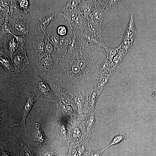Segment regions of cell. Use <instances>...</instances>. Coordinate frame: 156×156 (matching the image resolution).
<instances>
[{
	"label": "cell",
	"mask_w": 156,
	"mask_h": 156,
	"mask_svg": "<svg viewBox=\"0 0 156 156\" xmlns=\"http://www.w3.org/2000/svg\"><path fill=\"white\" fill-rule=\"evenodd\" d=\"M51 79L53 84L75 93L90 85L87 83L77 65L73 52L69 50L60 57Z\"/></svg>",
	"instance_id": "obj_1"
},
{
	"label": "cell",
	"mask_w": 156,
	"mask_h": 156,
	"mask_svg": "<svg viewBox=\"0 0 156 156\" xmlns=\"http://www.w3.org/2000/svg\"><path fill=\"white\" fill-rule=\"evenodd\" d=\"M71 51L88 84L90 85L94 83L99 75L101 66L106 58L105 49L88 43L82 48Z\"/></svg>",
	"instance_id": "obj_2"
},
{
	"label": "cell",
	"mask_w": 156,
	"mask_h": 156,
	"mask_svg": "<svg viewBox=\"0 0 156 156\" xmlns=\"http://www.w3.org/2000/svg\"><path fill=\"white\" fill-rule=\"evenodd\" d=\"M57 52L51 55H45L34 67L36 75L47 82H52L51 77L54 72L60 58Z\"/></svg>",
	"instance_id": "obj_3"
},
{
	"label": "cell",
	"mask_w": 156,
	"mask_h": 156,
	"mask_svg": "<svg viewBox=\"0 0 156 156\" xmlns=\"http://www.w3.org/2000/svg\"><path fill=\"white\" fill-rule=\"evenodd\" d=\"M34 86L38 99L44 102H51L56 105L60 101L55 94L52 82H47L36 75Z\"/></svg>",
	"instance_id": "obj_4"
},
{
	"label": "cell",
	"mask_w": 156,
	"mask_h": 156,
	"mask_svg": "<svg viewBox=\"0 0 156 156\" xmlns=\"http://www.w3.org/2000/svg\"><path fill=\"white\" fill-rule=\"evenodd\" d=\"M50 120L51 139L57 138L68 146V127L70 122L56 115Z\"/></svg>",
	"instance_id": "obj_5"
},
{
	"label": "cell",
	"mask_w": 156,
	"mask_h": 156,
	"mask_svg": "<svg viewBox=\"0 0 156 156\" xmlns=\"http://www.w3.org/2000/svg\"><path fill=\"white\" fill-rule=\"evenodd\" d=\"M94 88V84L78 92H73V99L79 117L90 112L88 102L90 94Z\"/></svg>",
	"instance_id": "obj_6"
},
{
	"label": "cell",
	"mask_w": 156,
	"mask_h": 156,
	"mask_svg": "<svg viewBox=\"0 0 156 156\" xmlns=\"http://www.w3.org/2000/svg\"><path fill=\"white\" fill-rule=\"evenodd\" d=\"M36 31L32 38V46L30 52L36 63L45 55L44 36L46 31L38 29Z\"/></svg>",
	"instance_id": "obj_7"
},
{
	"label": "cell",
	"mask_w": 156,
	"mask_h": 156,
	"mask_svg": "<svg viewBox=\"0 0 156 156\" xmlns=\"http://www.w3.org/2000/svg\"><path fill=\"white\" fill-rule=\"evenodd\" d=\"M68 145L76 146L82 140L84 137L82 123L79 116L75 118L68 127Z\"/></svg>",
	"instance_id": "obj_8"
},
{
	"label": "cell",
	"mask_w": 156,
	"mask_h": 156,
	"mask_svg": "<svg viewBox=\"0 0 156 156\" xmlns=\"http://www.w3.org/2000/svg\"><path fill=\"white\" fill-rule=\"evenodd\" d=\"M8 21L11 29H13L16 34L19 35H28L31 21L28 10L22 16L15 19L9 18Z\"/></svg>",
	"instance_id": "obj_9"
},
{
	"label": "cell",
	"mask_w": 156,
	"mask_h": 156,
	"mask_svg": "<svg viewBox=\"0 0 156 156\" xmlns=\"http://www.w3.org/2000/svg\"><path fill=\"white\" fill-rule=\"evenodd\" d=\"M95 8L88 15L99 28L101 29L103 19L108 11L112 8L109 0H93Z\"/></svg>",
	"instance_id": "obj_10"
},
{
	"label": "cell",
	"mask_w": 156,
	"mask_h": 156,
	"mask_svg": "<svg viewBox=\"0 0 156 156\" xmlns=\"http://www.w3.org/2000/svg\"><path fill=\"white\" fill-rule=\"evenodd\" d=\"M14 73H19L29 64L25 48L18 47L11 56Z\"/></svg>",
	"instance_id": "obj_11"
},
{
	"label": "cell",
	"mask_w": 156,
	"mask_h": 156,
	"mask_svg": "<svg viewBox=\"0 0 156 156\" xmlns=\"http://www.w3.org/2000/svg\"><path fill=\"white\" fill-rule=\"evenodd\" d=\"M53 86L55 94L61 102L64 104L71 106L78 114V110L73 99V92L64 90L55 84H53Z\"/></svg>",
	"instance_id": "obj_12"
},
{
	"label": "cell",
	"mask_w": 156,
	"mask_h": 156,
	"mask_svg": "<svg viewBox=\"0 0 156 156\" xmlns=\"http://www.w3.org/2000/svg\"><path fill=\"white\" fill-rule=\"evenodd\" d=\"M27 100L23 108L22 111L21 117L22 119L19 123L14 124L11 127L22 126L25 129L26 132H27L25 125L26 118L28 115L34 103L38 99L35 90L31 93H27L26 95Z\"/></svg>",
	"instance_id": "obj_13"
},
{
	"label": "cell",
	"mask_w": 156,
	"mask_h": 156,
	"mask_svg": "<svg viewBox=\"0 0 156 156\" xmlns=\"http://www.w3.org/2000/svg\"><path fill=\"white\" fill-rule=\"evenodd\" d=\"M83 130L84 137L88 140L92 135L94 132L95 117L93 111L79 116Z\"/></svg>",
	"instance_id": "obj_14"
},
{
	"label": "cell",
	"mask_w": 156,
	"mask_h": 156,
	"mask_svg": "<svg viewBox=\"0 0 156 156\" xmlns=\"http://www.w3.org/2000/svg\"><path fill=\"white\" fill-rule=\"evenodd\" d=\"M56 115L70 123L79 116L70 106L63 104L60 100L56 105Z\"/></svg>",
	"instance_id": "obj_15"
},
{
	"label": "cell",
	"mask_w": 156,
	"mask_h": 156,
	"mask_svg": "<svg viewBox=\"0 0 156 156\" xmlns=\"http://www.w3.org/2000/svg\"><path fill=\"white\" fill-rule=\"evenodd\" d=\"M50 142V140L46 137L41 129L40 124L36 123L33 140L35 146L40 149L42 146L48 145Z\"/></svg>",
	"instance_id": "obj_16"
},
{
	"label": "cell",
	"mask_w": 156,
	"mask_h": 156,
	"mask_svg": "<svg viewBox=\"0 0 156 156\" xmlns=\"http://www.w3.org/2000/svg\"><path fill=\"white\" fill-rule=\"evenodd\" d=\"M5 36L4 38L0 40L2 41L4 50L11 56L18 48L19 46L14 37L12 34H8Z\"/></svg>",
	"instance_id": "obj_17"
},
{
	"label": "cell",
	"mask_w": 156,
	"mask_h": 156,
	"mask_svg": "<svg viewBox=\"0 0 156 156\" xmlns=\"http://www.w3.org/2000/svg\"><path fill=\"white\" fill-rule=\"evenodd\" d=\"M82 34L86 41L89 44L94 46L101 47L104 49L108 47L101 36L94 34L86 29Z\"/></svg>",
	"instance_id": "obj_18"
},
{
	"label": "cell",
	"mask_w": 156,
	"mask_h": 156,
	"mask_svg": "<svg viewBox=\"0 0 156 156\" xmlns=\"http://www.w3.org/2000/svg\"><path fill=\"white\" fill-rule=\"evenodd\" d=\"M88 22L87 17L83 14H79L73 24L71 28L73 33L82 34L85 31Z\"/></svg>",
	"instance_id": "obj_19"
},
{
	"label": "cell",
	"mask_w": 156,
	"mask_h": 156,
	"mask_svg": "<svg viewBox=\"0 0 156 156\" xmlns=\"http://www.w3.org/2000/svg\"><path fill=\"white\" fill-rule=\"evenodd\" d=\"M95 6L93 0H81L78 8L81 14L87 17L93 11Z\"/></svg>",
	"instance_id": "obj_20"
},
{
	"label": "cell",
	"mask_w": 156,
	"mask_h": 156,
	"mask_svg": "<svg viewBox=\"0 0 156 156\" xmlns=\"http://www.w3.org/2000/svg\"><path fill=\"white\" fill-rule=\"evenodd\" d=\"M23 10L20 8L17 0H11L9 12V18L15 19L23 15L27 11Z\"/></svg>",
	"instance_id": "obj_21"
},
{
	"label": "cell",
	"mask_w": 156,
	"mask_h": 156,
	"mask_svg": "<svg viewBox=\"0 0 156 156\" xmlns=\"http://www.w3.org/2000/svg\"><path fill=\"white\" fill-rule=\"evenodd\" d=\"M59 14L57 11L54 12L50 14L40 17L39 18V23L37 29L46 31V27L49 23L56 17Z\"/></svg>",
	"instance_id": "obj_22"
},
{
	"label": "cell",
	"mask_w": 156,
	"mask_h": 156,
	"mask_svg": "<svg viewBox=\"0 0 156 156\" xmlns=\"http://www.w3.org/2000/svg\"><path fill=\"white\" fill-rule=\"evenodd\" d=\"M79 156H89L91 148L88 140L84 136L82 140L77 145L75 146Z\"/></svg>",
	"instance_id": "obj_23"
},
{
	"label": "cell",
	"mask_w": 156,
	"mask_h": 156,
	"mask_svg": "<svg viewBox=\"0 0 156 156\" xmlns=\"http://www.w3.org/2000/svg\"><path fill=\"white\" fill-rule=\"evenodd\" d=\"M137 32L134 21V16L131 15L129 21L125 30L123 38L132 39L134 40Z\"/></svg>",
	"instance_id": "obj_24"
},
{
	"label": "cell",
	"mask_w": 156,
	"mask_h": 156,
	"mask_svg": "<svg viewBox=\"0 0 156 156\" xmlns=\"http://www.w3.org/2000/svg\"><path fill=\"white\" fill-rule=\"evenodd\" d=\"M59 14L64 17L65 20V25L69 26L71 28L74 22L81 13L77 8L76 10L72 11L59 12Z\"/></svg>",
	"instance_id": "obj_25"
},
{
	"label": "cell",
	"mask_w": 156,
	"mask_h": 156,
	"mask_svg": "<svg viewBox=\"0 0 156 156\" xmlns=\"http://www.w3.org/2000/svg\"><path fill=\"white\" fill-rule=\"evenodd\" d=\"M40 149V156H60V149L52 144L42 146Z\"/></svg>",
	"instance_id": "obj_26"
},
{
	"label": "cell",
	"mask_w": 156,
	"mask_h": 156,
	"mask_svg": "<svg viewBox=\"0 0 156 156\" xmlns=\"http://www.w3.org/2000/svg\"><path fill=\"white\" fill-rule=\"evenodd\" d=\"M0 65L8 73H14V68L12 61L8 55L5 53L0 56Z\"/></svg>",
	"instance_id": "obj_27"
},
{
	"label": "cell",
	"mask_w": 156,
	"mask_h": 156,
	"mask_svg": "<svg viewBox=\"0 0 156 156\" xmlns=\"http://www.w3.org/2000/svg\"><path fill=\"white\" fill-rule=\"evenodd\" d=\"M80 1V0H68L59 12L72 11L76 10L78 8Z\"/></svg>",
	"instance_id": "obj_28"
},
{
	"label": "cell",
	"mask_w": 156,
	"mask_h": 156,
	"mask_svg": "<svg viewBox=\"0 0 156 156\" xmlns=\"http://www.w3.org/2000/svg\"><path fill=\"white\" fill-rule=\"evenodd\" d=\"M44 43L45 55H51L57 52L56 48L50 42L46 31L44 36Z\"/></svg>",
	"instance_id": "obj_29"
},
{
	"label": "cell",
	"mask_w": 156,
	"mask_h": 156,
	"mask_svg": "<svg viewBox=\"0 0 156 156\" xmlns=\"http://www.w3.org/2000/svg\"><path fill=\"white\" fill-rule=\"evenodd\" d=\"M94 89L91 93L88 100V105L90 111H93L96 101L101 92L99 90Z\"/></svg>",
	"instance_id": "obj_30"
},
{
	"label": "cell",
	"mask_w": 156,
	"mask_h": 156,
	"mask_svg": "<svg viewBox=\"0 0 156 156\" xmlns=\"http://www.w3.org/2000/svg\"><path fill=\"white\" fill-rule=\"evenodd\" d=\"M46 31L50 42L57 49L61 36L57 34L56 28H52Z\"/></svg>",
	"instance_id": "obj_31"
},
{
	"label": "cell",
	"mask_w": 156,
	"mask_h": 156,
	"mask_svg": "<svg viewBox=\"0 0 156 156\" xmlns=\"http://www.w3.org/2000/svg\"><path fill=\"white\" fill-rule=\"evenodd\" d=\"M118 50L117 54L113 58L112 62L111 63L112 66L114 70L122 62L125 55L121 50L118 48Z\"/></svg>",
	"instance_id": "obj_32"
},
{
	"label": "cell",
	"mask_w": 156,
	"mask_h": 156,
	"mask_svg": "<svg viewBox=\"0 0 156 156\" xmlns=\"http://www.w3.org/2000/svg\"><path fill=\"white\" fill-rule=\"evenodd\" d=\"M10 6L0 8V27L4 24L5 21L9 18V12Z\"/></svg>",
	"instance_id": "obj_33"
},
{
	"label": "cell",
	"mask_w": 156,
	"mask_h": 156,
	"mask_svg": "<svg viewBox=\"0 0 156 156\" xmlns=\"http://www.w3.org/2000/svg\"><path fill=\"white\" fill-rule=\"evenodd\" d=\"M126 138V134L123 133H121L116 136L111 142L110 144L104 149H102L104 151L109 146L114 145L118 144L125 140Z\"/></svg>",
	"instance_id": "obj_34"
},
{
	"label": "cell",
	"mask_w": 156,
	"mask_h": 156,
	"mask_svg": "<svg viewBox=\"0 0 156 156\" xmlns=\"http://www.w3.org/2000/svg\"><path fill=\"white\" fill-rule=\"evenodd\" d=\"M106 55V59L110 63H112L114 57L117 54L118 49L117 48H108L105 49Z\"/></svg>",
	"instance_id": "obj_35"
},
{
	"label": "cell",
	"mask_w": 156,
	"mask_h": 156,
	"mask_svg": "<svg viewBox=\"0 0 156 156\" xmlns=\"http://www.w3.org/2000/svg\"><path fill=\"white\" fill-rule=\"evenodd\" d=\"M22 143L24 148L25 156H39L36 151L29 144Z\"/></svg>",
	"instance_id": "obj_36"
},
{
	"label": "cell",
	"mask_w": 156,
	"mask_h": 156,
	"mask_svg": "<svg viewBox=\"0 0 156 156\" xmlns=\"http://www.w3.org/2000/svg\"><path fill=\"white\" fill-rule=\"evenodd\" d=\"M14 37L17 41L19 48H25V44L28 38V35H16L12 34Z\"/></svg>",
	"instance_id": "obj_37"
},
{
	"label": "cell",
	"mask_w": 156,
	"mask_h": 156,
	"mask_svg": "<svg viewBox=\"0 0 156 156\" xmlns=\"http://www.w3.org/2000/svg\"><path fill=\"white\" fill-rule=\"evenodd\" d=\"M10 29L8 24V21L6 20L0 27V37L1 39L5 34H12V33L10 31Z\"/></svg>",
	"instance_id": "obj_38"
},
{
	"label": "cell",
	"mask_w": 156,
	"mask_h": 156,
	"mask_svg": "<svg viewBox=\"0 0 156 156\" xmlns=\"http://www.w3.org/2000/svg\"><path fill=\"white\" fill-rule=\"evenodd\" d=\"M56 32L59 36H63L66 35L68 31L66 27L62 25L59 26L56 28Z\"/></svg>",
	"instance_id": "obj_39"
},
{
	"label": "cell",
	"mask_w": 156,
	"mask_h": 156,
	"mask_svg": "<svg viewBox=\"0 0 156 156\" xmlns=\"http://www.w3.org/2000/svg\"><path fill=\"white\" fill-rule=\"evenodd\" d=\"M18 5L21 9L26 10L29 6V1L26 0H17Z\"/></svg>",
	"instance_id": "obj_40"
},
{
	"label": "cell",
	"mask_w": 156,
	"mask_h": 156,
	"mask_svg": "<svg viewBox=\"0 0 156 156\" xmlns=\"http://www.w3.org/2000/svg\"><path fill=\"white\" fill-rule=\"evenodd\" d=\"M68 147L69 150L67 156H79L75 146L70 145Z\"/></svg>",
	"instance_id": "obj_41"
},
{
	"label": "cell",
	"mask_w": 156,
	"mask_h": 156,
	"mask_svg": "<svg viewBox=\"0 0 156 156\" xmlns=\"http://www.w3.org/2000/svg\"><path fill=\"white\" fill-rule=\"evenodd\" d=\"M103 152L102 149H96L91 151L89 156H101Z\"/></svg>",
	"instance_id": "obj_42"
},
{
	"label": "cell",
	"mask_w": 156,
	"mask_h": 156,
	"mask_svg": "<svg viewBox=\"0 0 156 156\" xmlns=\"http://www.w3.org/2000/svg\"><path fill=\"white\" fill-rule=\"evenodd\" d=\"M11 3V0H0V7L4 8L10 6Z\"/></svg>",
	"instance_id": "obj_43"
},
{
	"label": "cell",
	"mask_w": 156,
	"mask_h": 156,
	"mask_svg": "<svg viewBox=\"0 0 156 156\" xmlns=\"http://www.w3.org/2000/svg\"><path fill=\"white\" fill-rule=\"evenodd\" d=\"M1 151V156H15L13 153L6 152L4 151L3 148L0 146Z\"/></svg>",
	"instance_id": "obj_44"
},
{
	"label": "cell",
	"mask_w": 156,
	"mask_h": 156,
	"mask_svg": "<svg viewBox=\"0 0 156 156\" xmlns=\"http://www.w3.org/2000/svg\"><path fill=\"white\" fill-rule=\"evenodd\" d=\"M14 138L16 140H17L21 144V147L20 150L19 156H25L24 148L22 142L20 141L17 140L16 138Z\"/></svg>",
	"instance_id": "obj_45"
}]
</instances>
